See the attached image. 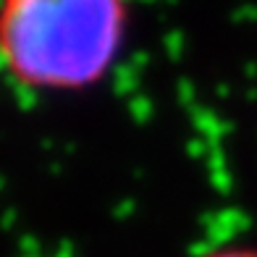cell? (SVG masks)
Returning <instances> with one entry per match:
<instances>
[{
  "label": "cell",
  "mask_w": 257,
  "mask_h": 257,
  "mask_svg": "<svg viewBox=\"0 0 257 257\" xmlns=\"http://www.w3.org/2000/svg\"><path fill=\"white\" fill-rule=\"evenodd\" d=\"M128 27V0H0V68L29 92H87L121 61Z\"/></svg>",
  "instance_id": "1"
},
{
  "label": "cell",
  "mask_w": 257,
  "mask_h": 257,
  "mask_svg": "<svg viewBox=\"0 0 257 257\" xmlns=\"http://www.w3.org/2000/svg\"><path fill=\"white\" fill-rule=\"evenodd\" d=\"M200 257H257V247H252V244H226V247H215Z\"/></svg>",
  "instance_id": "2"
}]
</instances>
